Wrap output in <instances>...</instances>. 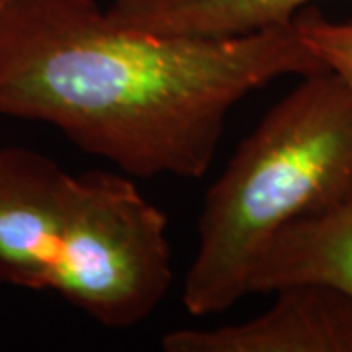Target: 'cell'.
<instances>
[{"instance_id": "6da1fadb", "label": "cell", "mask_w": 352, "mask_h": 352, "mask_svg": "<svg viewBox=\"0 0 352 352\" xmlns=\"http://www.w3.org/2000/svg\"><path fill=\"white\" fill-rule=\"evenodd\" d=\"M319 71L292 24L173 38L116 24L96 0L0 4V116L57 127L131 178H201L241 100Z\"/></svg>"}, {"instance_id": "7a4b0ae2", "label": "cell", "mask_w": 352, "mask_h": 352, "mask_svg": "<svg viewBox=\"0 0 352 352\" xmlns=\"http://www.w3.org/2000/svg\"><path fill=\"white\" fill-rule=\"evenodd\" d=\"M173 280L168 219L131 176L0 149V286L55 292L102 327L133 329Z\"/></svg>"}, {"instance_id": "3957f363", "label": "cell", "mask_w": 352, "mask_h": 352, "mask_svg": "<svg viewBox=\"0 0 352 352\" xmlns=\"http://www.w3.org/2000/svg\"><path fill=\"white\" fill-rule=\"evenodd\" d=\"M349 196L352 92L319 71L264 113L206 192L182 289L186 311L221 314L247 298L252 266L278 231Z\"/></svg>"}, {"instance_id": "277c9868", "label": "cell", "mask_w": 352, "mask_h": 352, "mask_svg": "<svg viewBox=\"0 0 352 352\" xmlns=\"http://www.w3.org/2000/svg\"><path fill=\"white\" fill-rule=\"evenodd\" d=\"M261 315L212 329H175L164 352H352V298L323 284L274 289Z\"/></svg>"}, {"instance_id": "5b68a950", "label": "cell", "mask_w": 352, "mask_h": 352, "mask_svg": "<svg viewBox=\"0 0 352 352\" xmlns=\"http://www.w3.org/2000/svg\"><path fill=\"white\" fill-rule=\"evenodd\" d=\"M296 284H323L352 298V196L278 231L252 266L249 294Z\"/></svg>"}, {"instance_id": "8992f818", "label": "cell", "mask_w": 352, "mask_h": 352, "mask_svg": "<svg viewBox=\"0 0 352 352\" xmlns=\"http://www.w3.org/2000/svg\"><path fill=\"white\" fill-rule=\"evenodd\" d=\"M317 0H113L108 18L131 30L173 38L229 39L289 25Z\"/></svg>"}, {"instance_id": "52a82bcc", "label": "cell", "mask_w": 352, "mask_h": 352, "mask_svg": "<svg viewBox=\"0 0 352 352\" xmlns=\"http://www.w3.org/2000/svg\"><path fill=\"white\" fill-rule=\"evenodd\" d=\"M292 25L303 45L352 92V20L335 22L307 6L294 16Z\"/></svg>"}, {"instance_id": "ba28073f", "label": "cell", "mask_w": 352, "mask_h": 352, "mask_svg": "<svg viewBox=\"0 0 352 352\" xmlns=\"http://www.w3.org/2000/svg\"><path fill=\"white\" fill-rule=\"evenodd\" d=\"M2 2H6V0H0V4H2Z\"/></svg>"}]
</instances>
